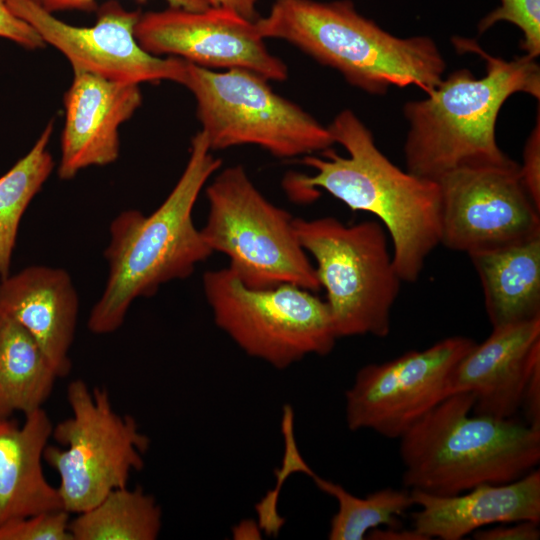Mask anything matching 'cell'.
Wrapping results in <instances>:
<instances>
[{
	"instance_id": "obj_25",
	"label": "cell",
	"mask_w": 540,
	"mask_h": 540,
	"mask_svg": "<svg viewBox=\"0 0 540 540\" xmlns=\"http://www.w3.org/2000/svg\"><path fill=\"white\" fill-rule=\"evenodd\" d=\"M501 5L483 17L478 32L484 33L500 21L512 23L523 35L520 43L525 55L537 59L540 54V0H500Z\"/></svg>"
},
{
	"instance_id": "obj_14",
	"label": "cell",
	"mask_w": 540,
	"mask_h": 540,
	"mask_svg": "<svg viewBox=\"0 0 540 540\" xmlns=\"http://www.w3.org/2000/svg\"><path fill=\"white\" fill-rule=\"evenodd\" d=\"M135 37L154 56L172 55L208 69H246L269 81L288 77L287 65L267 49L255 20L230 9L169 6L141 13Z\"/></svg>"
},
{
	"instance_id": "obj_29",
	"label": "cell",
	"mask_w": 540,
	"mask_h": 540,
	"mask_svg": "<svg viewBox=\"0 0 540 540\" xmlns=\"http://www.w3.org/2000/svg\"><path fill=\"white\" fill-rule=\"evenodd\" d=\"M472 536L476 540H538L540 529L539 523L518 521L485 527L473 532Z\"/></svg>"
},
{
	"instance_id": "obj_19",
	"label": "cell",
	"mask_w": 540,
	"mask_h": 540,
	"mask_svg": "<svg viewBox=\"0 0 540 540\" xmlns=\"http://www.w3.org/2000/svg\"><path fill=\"white\" fill-rule=\"evenodd\" d=\"M53 424L40 408L23 424L0 418V526L8 521L62 509L57 487L43 471Z\"/></svg>"
},
{
	"instance_id": "obj_26",
	"label": "cell",
	"mask_w": 540,
	"mask_h": 540,
	"mask_svg": "<svg viewBox=\"0 0 540 540\" xmlns=\"http://www.w3.org/2000/svg\"><path fill=\"white\" fill-rule=\"evenodd\" d=\"M69 522L63 509L17 518L0 526V540H73Z\"/></svg>"
},
{
	"instance_id": "obj_1",
	"label": "cell",
	"mask_w": 540,
	"mask_h": 540,
	"mask_svg": "<svg viewBox=\"0 0 540 540\" xmlns=\"http://www.w3.org/2000/svg\"><path fill=\"white\" fill-rule=\"evenodd\" d=\"M347 156L329 148L301 158L314 173H294L285 181L293 199L310 202L320 190L353 211L377 217L392 243L395 268L404 282H415L426 259L440 244L441 192L437 182L403 171L377 147L371 131L350 109L328 126Z\"/></svg>"
},
{
	"instance_id": "obj_22",
	"label": "cell",
	"mask_w": 540,
	"mask_h": 540,
	"mask_svg": "<svg viewBox=\"0 0 540 540\" xmlns=\"http://www.w3.org/2000/svg\"><path fill=\"white\" fill-rule=\"evenodd\" d=\"M162 525L155 498L141 487L110 491L99 503L70 520L73 540H154Z\"/></svg>"
},
{
	"instance_id": "obj_31",
	"label": "cell",
	"mask_w": 540,
	"mask_h": 540,
	"mask_svg": "<svg viewBox=\"0 0 540 540\" xmlns=\"http://www.w3.org/2000/svg\"><path fill=\"white\" fill-rule=\"evenodd\" d=\"M521 408L526 417V423L540 431V365L536 366L526 382Z\"/></svg>"
},
{
	"instance_id": "obj_6",
	"label": "cell",
	"mask_w": 540,
	"mask_h": 540,
	"mask_svg": "<svg viewBox=\"0 0 540 540\" xmlns=\"http://www.w3.org/2000/svg\"><path fill=\"white\" fill-rule=\"evenodd\" d=\"M293 223L301 246L315 261L337 337H386L403 281L384 226L378 220L346 225L332 216L294 217Z\"/></svg>"
},
{
	"instance_id": "obj_4",
	"label": "cell",
	"mask_w": 540,
	"mask_h": 540,
	"mask_svg": "<svg viewBox=\"0 0 540 540\" xmlns=\"http://www.w3.org/2000/svg\"><path fill=\"white\" fill-rule=\"evenodd\" d=\"M255 22L264 39L291 43L370 94L411 85L428 93L446 68L431 37H397L358 13L350 0H276Z\"/></svg>"
},
{
	"instance_id": "obj_27",
	"label": "cell",
	"mask_w": 540,
	"mask_h": 540,
	"mask_svg": "<svg viewBox=\"0 0 540 540\" xmlns=\"http://www.w3.org/2000/svg\"><path fill=\"white\" fill-rule=\"evenodd\" d=\"M521 180L535 206L540 209V125L530 133L523 152V164L519 166Z\"/></svg>"
},
{
	"instance_id": "obj_21",
	"label": "cell",
	"mask_w": 540,
	"mask_h": 540,
	"mask_svg": "<svg viewBox=\"0 0 540 540\" xmlns=\"http://www.w3.org/2000/svg\"><path fill=\"white\" fill-rule=\"evenodd\" d=\"M57 378L34 337L0 309V418L43 408Z\"/></svg>"
},
{
	"instance_id": "obj_18",
	"label": "cell",
	"mask_w": 540,
	"mask_h": 540,
	"mask_svg": "<svg viewBox=\"0 0 540 540\" xmlns=\"http://www.w3.org/2000/svg\"><path fill=\"white\" fill-rule=\"evenodd\" d=\"M0 309L38 342L57 377L71 371L79 299L67 271L30 266L0 280Z\"/></svg>"
},
{
	"instance_id": "obj_30",
	"label": "cell",
	"mask_w": 540,
	"mask_h": 540,
	"mask_svg": "<svg viewBox=\"0 0 540 540\" xmlns=\"http://www.w3.org/2000/svg\"><path fill=\"white\" fill-rule=\"evenodd\" d=\"M50 13L63 10H91L96 0H35ZM144 2L146 0H137ZM170 7L199 11L210 7L207 0H165Z\"/></svg>"
},
{
	"instance_id": "obj_17",
	"label": "cell",
	"mask_w": 540,
	"mask_h": 540,
	"mask_svg": "<svg viewBox=\"0 0 540 540\" xmlns=\"http://www.w3.org/2000/svg\"><path fill=\"white\" fill-rule=\"evenodd\" d=\"M413 528L428 540H460L489 525L532 521L540 523V471L503 484H482L466 492L439 496L410 490Z\"/></svg>"
},
{
	"instance_id": "obj_32",
	"label": "cell",
	"mask_w": 540,
	"mask_h": 540,
	"mask_svg": "<svg viewBox=\"0 0 540 540\" xmlns=\"http://www.w3.org/2000/svg\"><path fill=\"white\" fill-rule=\"evenodd\" d=\"M366 536L367 539L374 540H428L414 528L405 530L401 526L386 527L385 529H381L380 527L374 528Z\"/></svg>"
},
{
	"instance_id": "obj_15",
	"label": "cell",
	"mask_w": 540,
	"mask_h": 540,
	"mask_svg": "<svg viewBox=\"0 0 540 540\" xmlns=\"http://www.w3.org/2000/svg\"><path fill=\"white\" fill-rule=\"evenodd\" d=\"M141 103L137 84L74 72L64 96L59 177L69 180L87 167L113 163L119 156V127Z\"/></svg>"
},
{
	"instance_id": "obj_3",
	"label": "cell",
	"mask_w": 540,
	"mask_h": 540,
	"mask_svg": "<svg viewBox=\"0 0 540 540\" xmlns=\"http://www.w3.org/2000/svg\"><path fill=\"white\" fill-rule=\"evenodd\" d=\"M221 163L200 130L191 140L182 175L163 203L148 216L127 210L112 221L104 253L109 274L88 318L91 332L116 331L135 299L154 295L164 283L189 277L213 254L194 224L193 209Z\"/></svg>"
},
{
	"instance_id": "obj_9",
	"label": "cell",
	"mask_w": 540,
	"mask_h": 540,
	"mask_svg": "<svg viewBox=\"0 0 540 540\" xmlns=\"http://www.w3.org/2000/svg\"><path fill=\"white\" fill-rule=\"evenodd\" d=\"M215 324L248 355L285 369L308 355L329 354L338 339L329 306L293 284L245 285L229 268L203 274Z\"/></svg>"
},
{
	"instance_id": "obj_7",
	"label": "cell",
	"mask_w": 540,
	"mask_h": 540,
	"mask_svg": "<svg viewBox=\"0 0 540 540\" xmlns=\"http://www.w3.org/2000/svg\"><path fill=\"white\" fill-rule=\"evenodd\" d=\"M206 196L209 208L202 236L212 252L228 257V267L245 285L321 289L314 264L297 237L294 217L270 202L243 166L217 173Z\"/></svg>"
},
{
	"instance_id": "obj_28",
	"label": "cell",
	"mask_w": 540,
	"mask_h": 540,
	"mask_svg": "<svg viewBox=\"0 0 540 540\" xmlns=\"http://www.w3.org/2000/svg\"><path fill=\"white\" fill-rule=\"evenodd\" d=\"M0 37L27 49L42 48L45 45L36 30L10 10L7 0H0Z\"/></svg>"
},
{
	"instance_id": "obj_5",
	"label": "cell",
	"mask_w": 540,
	"mask_h": 540,
	"mask_svg": "<svg viewBox=\"0 0 540 540\" xmlns=\"http://www.w3.org/2000/svg\"><path fill=\"white\" fill-rule=\"evenodd\" d=\"M469 392L449 395L399 439L403 484L451 496L515 481L540 462V431L515 417L472 413Z\"/></svg>"
},
{
	"instance_id": "obj_10",
	"label": "cell",
	"mask_w": 540,
	"mask_h": 540,
	"mask_svg": "<svg viewBox=\"0 0 540 540\" xmlns=\"http://www.w3.org/2000/svg\"><path fill=\"white\" fill-rule=\"evenodd\" d=\"M66 394L72 415L51 436L61 447L47 445L43 459L59 475L62 509L79 514L127 486L130 473L144 466L150 439L132 416L114 411L105 388L91 390L77 379Z\"/></svg>"
},
{
	"instance_id": "obj_24",
	"label": "cell",
	"mask_w": 540,
	"mask_h": 540,
	"mask_svg": "<svg viewBox=\"0 0 540 540\" xmlns=\"http://www.w3.org/2000/svg\"><path fill=\"white\" fill-rule=\"evenodd\" d=\"M308 476L312 477L319 490L338 503V510L330 521V540H363L374 528L384 525L400 527L398 517L414 505L411 491L407 488H383L362 498L314 471Z\"/></svg>"
},
{
	"instance_id": "obj_13",
	"label": "cell",
	"mask_w": 540,
	"mask_h": 540,
	"mask_svg": "<svg viewBox=\"0 0 540 540\" xmlns=\"http://www.w3.org/2000/svg\"><path fill=\"white\" fill-rule=\"evenodd\" d=\"M7 4L45 44L66 56L74 72L137 85L160 81L182 85L184 81L187 61L154 56L137 42L138 10H126L118 2L109 1L100 7L94 25L79 27L59 20L35 0H7Z\"/></svg>"
},
{
	"instance_id": "obj_23",
	"label": "cell",
	"mask_w": 540,
	"mask_h": 540,
	"mask_svg": "<svg viewBox=\"0 0 540 540\" xmlns=\"http://www.w3.org/2000/svg\"><path fill=\"white\" fill-rule=\"evenodd\" d=\"M53 128L48 123L30 151L0 177V280L10 275L21 218L54 168L47 149Z\"/></svg>"
},
{
	"instance_id": "obj_11",
	"label": "cell",
	"mask_w": 540,
	"mask_h": 540,
	"mask_svg": "<svg viewBox=\"0 0 540 540\" xmlns=\"http://www.w3.org/2000/svg\"><path fill=\"white\" fill-rule=\"evenodd\" d=\"M475 344L469 337L454 335L426 349L360 368L345 392L348 428L399 439L452 394L454 369Z\"/></svg>"
},
{
	"instance_id": "obj_16",
	"label": "cell",
	"mask_w": 540,
	"mask_h": 540,
	"mask_svg": "<svg viewBox=\"0 0 540 540\" xmlns=\"http://www.w3.org/2000/svg\"><path fill=\"white\" fill-rule=\"evenodd\" d=\"M538 365L540 317L494 327L459 361L451 391L473 394V414L511 418L521 409L526 382Z\"/></svg>"
},
{
	"instance_id": "obj_33",
	"label": "cell",
	"mask_w": 540,
	"mask_h": 540,
	"mask_svg": "<svg viewBox=\"0 0 540 540\" xmlns=\"http://www.w3.org/2000/svg\"><path fill=\"white\" fill-rule=\"evenodd\" d=\"M212 7H221L233 10L238 14L250 19H258L257 2L258 0H207Z\"/></svg>"
},
{
	"instance_id": "obj_20",
	"label": "cell",
	"mask_w": 540,
	"mask_h": 540,
	"mask_svg": "<svg viewBox=\"0 0 540 540\" xmlns=\"http://www.w3.org/2000/svg\"><path fill=\"white\" fill-rule=\"evenodd\" d=\"M469 257L493 328L540 317V236Z\"/></svg>"
},
{
	"instance_id": "obj_12",
	"label": "cell",
	"mask_w": 540,
	"mask_h": 540,
	"mask_svg": "<svg viewBox=\"0 0 540 540\" xmlns=\"http://www.w3.org/2000/svg\"><path fill=\"white\" fill-rule=\"evenodd\" d=\"M519 164L456 168L436 182L441 192L440 244L470 255L540 236V209Z\"/></svg>"
},
{
	"instance_id": "obj_2",
	"label": "cell",
	"mask_w": 540,
	"mask_h": 540,
	"mask_svg": "<svg viewBox=\"0 0 540 540\" xmlns=\"http://www.w3.org/2000/svg\"><path fill=\"white\" fill-rule=\"evenodd\" d=\"M459 52H473L486 63L481 78L466 68L453 71L426 97L408 101L404 144L407 171L432 181L467 165L511 160L496 141V122L506 100L516 93L540 98V68L527 55L504 60L485 52L475 40L453 37Z\"/></svg>"
},
{
	"instance_id": "obj_8",
	"label": "cell",
	"mask_w": 540,
	"mask_h": 540,
	"mask_svg": "<svg viewBox=\"0 0 540 540\" xmlns=\"http://www.w3.org/2000/svg\"><path fill=\"white\" fill-rule=\"evenodd\" d=\"M246 69L214 71L187 62L182 85L196 100L211 151L257 145L277 158L304 157L335 143L328 126Z\"/></svg>"
}]
</instances>
